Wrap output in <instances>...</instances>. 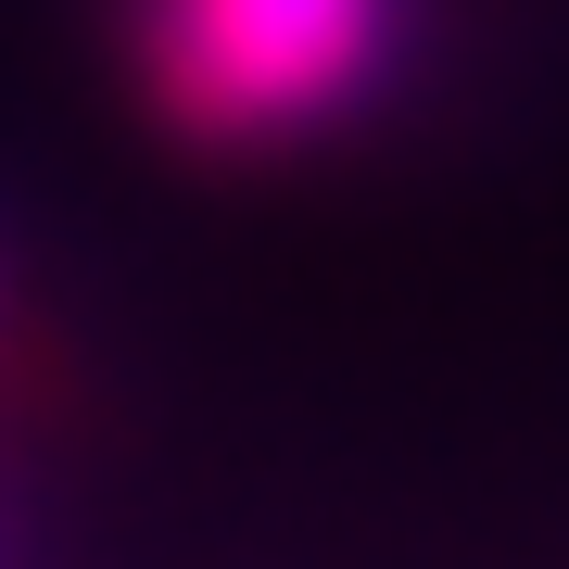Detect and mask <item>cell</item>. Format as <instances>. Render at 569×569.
Masks as SVG:
<instances>
[{
    "label": "cell",
    "instance_id": "6da1fadb",
    "mask_svg": "<svg viewBox=\"0 0 569 569\" xmlns=\"http://www.w3.org/2000/svg\"><path fill=\"white\" fill-rule=\"evenodd\" d=\"M406 0H140V102L190 152L329 140L392 63Z\"/></svg>",
    "mask_w": 569,
    "mask_h": 569
}]
</instances>
